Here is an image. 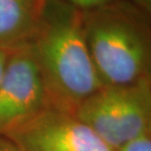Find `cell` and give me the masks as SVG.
I'll list each match as a JSON object with an SVG mask.
<instances>
[{
  "label": "cell",
  "mask_w": 151,
  "mask_h": 151,
  "mask_svg": "<svg viewBox=\"0 0 151 151\" xmlns=\"http://www.w3.org/2000/svg\"><path fill=\"white\" fill-rule=\"evenodd\" d=\"M49 107L29 45L11 51L0 80V137L25 126Z\"/></svg>",
  "instance_id": "cell-4"
},
{
  "label": "cell",
  "mask_w": 151,
  "mask_h": 151,
  "mask_svg": "<svg viewBox=\"0 0 151 151\" xmlns=\"http://www.w3.org/2000/svg\"><path fill=\"white\" fill-rule=\"evenodd\" d=\"M132 3L141 8L142 10L146 11L147 13L150 14L151 11V0H131Z\"/></svg>",
  "instance_id": "cell-11"
},
{
  "label": "cell",
  "mask_w": 151,
  "mask_h": 151,
  "mask_svg": "<svg viewBox=\"0 0 151 151\" xmlns=\"http://www.w3.org/2000/svg\"><path fill=\"white\" fill-rule=\"evenodd\" d=\"M9 53H10V52H8V51L0 49V80H1L3 73H4L6 64H7Z\"/></svg>",
  "instance_id": "cell-10"
},
{
  "label": "cell",
  "mask_w": 151,
  "mask_h": 151,
  "mask_svg": "<svg viewBox=\"0 0 151 151\" xmlns=\"http://www.w3.org/2000/svg\"><path fill=\"white\" fill-rule=\"evenodd\" d=\"M63 1L69 3L81 11H84L99 7V6H103L108 3L117 1V0H63Z\"/></svg>",
  "instance_id": "cell-8"
},
{
  "label": "cell",
  "mask_w": 151,
  "mask_h": 151,
  "mask_svg": "<svg viewBox=\"0 0 151 151\" xmlns=\"http://www.w3.org/2000/svg\"><path fill=\"white\" fill-rule=\"evenodd\" d=\"M115 151H151V132L129 141Z\"/></svg>",
  "instance_id": "cell-7"
},
{
  "label": "cell",
  "mask_w": 151,
  "mask_h": 151,
  "mask_svg": "<svg viewBox=\"0 0 151 151\" xmlns=\"http://www.w3.org/2000/svg\"><path fill=\"white\" fill-rule=\"evenodd\" d=\"M0 151H21L8 137H0Z\"/></svg>",
  "instance_id": "cell-9"
},
{
  "label": "cell",
  "mask_w": 151,
  "mask_h": 151,
  "mask_svg": "<svg viewBox=\"0 0 151 151\" xmlns=\"http://www.w3.org/2000/svg\"><path fill=\"white\" fill-rule=\"evenodd\" d=\"M45 0H0V49L8 52L31 43Z\"/></svg>",
  "instance_id": "cell-6"
},
{
  "label": "cell",
  "mask_w": 151,
  "mask_h": 151,
  "mask_svg": "<svg viewBox=\"0 0 151 151\" xmlns=\"http://www.w3.org/2000/svg\"><path fill=\"white\" fill-rule=\"evenodd\" d=\"M6 137L21 151H114L75 114L51 107Z\"/></svg>",
  "instance_id": "cell-5"
},
{
  "label": "cell",
  "mask_w": 151,
  "mask_h": 151,
  "mask_svg": "<svg viewBox=\"0 0 151 151\" xmlns=\"http://www.w3.org/2000/svg\"><path fill=\"white\" fill-rule=\"evenodd\" d=\"M81 21L102 86H126L149 77V13L131 0H117L81 11Z\"/></svg>",
  "instance_id": "cell-2"
},
{
  "label": "cell",
  "mask_w": 151,
  "mask_h": 151,
  "mask_svg": "<svg viewBox=\"0 0 151 151\" xmlns=\"http://www.w3.org/2000/svg\"><path fill=\"white\" fill-rule=\"evenodd\" d=\"M29 47L51 108L74 114L102 87L84 38L80 9L63 0H45Z\"/></svg>",
  "instance_id": "cell-1"
},
{
  "label": "cell",
  "mask_w": 151,
  "mask_h": 151,
  "mask_svg": "<svg viewBox=\"0 0 151 151\" xmlns=\"http://www.w3.org/2000/svg\"><path fill=\"white\" fill-rule=\"evenodd\" d=\"M114 151L151 132V77L118 86H102L75 111Z\"/></svg>",
  "instance_id": "cell-3"
}]
</instances>
